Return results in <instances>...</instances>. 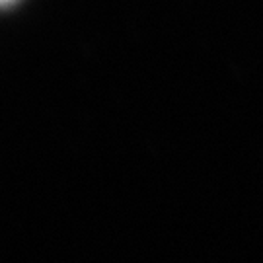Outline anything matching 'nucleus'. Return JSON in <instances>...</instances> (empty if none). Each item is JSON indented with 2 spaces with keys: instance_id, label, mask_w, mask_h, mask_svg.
Segmentation results:
<instances>
[{
  "instance_id": "nucleus-1",
  "label": "nucleus",
  "mask_w": 263,
  "mask_h": 263,
  "mask_svg": "<svg viewBox=\"0 0 263 263\" xmlns=\"http://www.w3.org/2000/svg\"><path fill=\"white\" fill-rule=\"evenodd\" d=\"M4 2H10V0H4Z\"/></svg>"
}]
</instances>
